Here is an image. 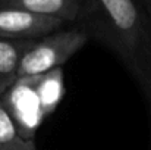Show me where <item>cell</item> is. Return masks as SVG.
<instances>
[{
	"label": "cell",
	"instance_id": "obj_10",
	"mask_svg": "<svg viewBox=\"0 0 151 150\" xmlns=\"http://www.w3.org/2000/svg\"><path fill=\"white\" fill-rule=\"evenodd\" d=\"M29 150H37V147H35V144H34V146H32V147H31Z\"/></svg>",
	"mask_w": 151,
	"mask_h": 150
},
{
	"label": "cell",
	"instance_id": "obj_6",
	"mask_svg": "<svg viewBox=\"0 0 151 150\" xmlns=\"http://www.w3.org/2000/svg\"><path fill=\"white\" fill-rule=\"evenodd\" d=\"M31 83V87L35 93V97L38 100L40 112L41 116L44 118L46 115L51 113L59 100L63 94V74L62 69L57 68L51 72H47L40 77L34 78H27Z\"/></svg>",
	"mask_w": 151,
	"mask_h": 150
},
{
	"label": "cell",
	"instance_id": "obj_1",
	"mask_svg": "<svg viewBox=\"0 0 151 150\" xmlns=\"http://www.w3.org/2000/svg\"><path fill=\"white\" fill-rule=\"evenodd\" d=\"M79 27L117 54L135 77L151 44V18L139 0H81Z\"/></svg>",
	"mask_w": 151,
	"mask_h": 150
},
{
	"label": "cell",
	"instance_id": "obj_4",
	"mask_svg": "<svg viewBox=\"0 0 151 150\" xmlns=\"http://www.w3.org/2000/svg\"><path fill=\"white\" fill-rule=\"evenodd\" d=\"M0 7H16L70 24L78 21L81 0H0Z\"/></svg>",
	"mask_w": 151,
	"mask_h": 150
},
{
	"label": "cell",
	"instance_id": "obj_8",
	"mask_svg": "<svg viewBox=\"0 0 151 150\" xmlns=\"http://www.w3.org/2000/svg\"><path fill=\"white\" fill-rule=\"evenodd\" d=\"M135 78L139 83V86L144 91V96L147 99L151 119V44L147 47L144 56H142V60H141V65L138 68V72H137Z\"/></svg>",
	"mask_w": 151,
	"mask_h": 150
},
{
	"label": "cell",
	"instance_id": "obj_5",
	"mask_svg": "<svg viewBox=\"0 0 151 150\" xmlns=\"http://www.w3.org/2000/svg\"><path fill=\"white\" fill-rule=\"evenodd\" d=\"M34 40H10L0 37V96L16 81L21 59Z\"/></svg>",
	"mask_w": 151,
	"mask_h": 150
},
{
	"label": "cell",
	"instance_id": "obj_3",
	"mask_svg": "<svg viewBox=\"0 0 151 150\" xmlns=\"http://www.w3.org/2000/svg\"><path fill=\"white\" fill-rule=\"evenodd\" d=\"M66 22L16 7H0V37L10 40H38L65 28Z\"/></svg>",
	"mask_w": 151,
	"mask_h": 150
},
{
	"label": "cell",
	"instance_id": "obj_7",
	"mask_svg": "<svg viewBox=\"0 0 151 150\" xmlns=\"http://www.w3.org/2000/svg\"><path fill=\"white\" fill-rule=\"evenodd\" d=\"M34 144V140H27L21 134L13 116L0 96V150H29Z\"/></svg>",
	"mask_w": 151,
	"mask_h": 150
},
{
	"label": "cell",
	"instance_id": "obj_2",
	"mask_svg": "<svg viewBox=\"0 0 151 150\" xmlns=\"http://www.w3.org/2000/svg\"><path fill=\"white\" fill-rule=\"evenodd\" d=\"M88 40V34L81 27L60 28L34 40L21 59L18 80L40 77L60 68L82 49Z\"/></svg>",
	"mask_w": 151,
	"mask_h": 150
},
{
	"label": "cell",
	"instance_id": "obj_9",
	"mask_svg": "<svg viewBox=\"0 0 151 150\" xmlns=\"http://www.w3.org/2000/svg\"><path fill=\"white\" fill-rule=\"evenodd\" d=\"M139 1L142 3V6H144L145 12L148 13V16L151 18V0H139Z\"/></svg>",
	"mask_w": 151,
	"mask_h": 150
}]
</instances>
